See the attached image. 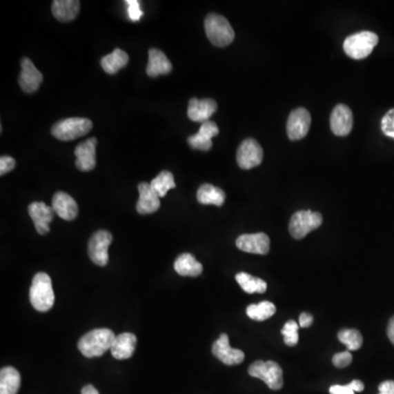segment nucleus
<instances>
[{
	"label": "nucleus",
	"mask_w": 394,
	"mask_h": 394,
	"mask_svg": "<svg viewBox=\"0 0 394 394\" xmlns=\"http://www.w3.org/2000/svg\"><path fill=\"white\" fill-rule=\"evenodd\" d=\"M381 130L384 135L394 139V109L386 112V115L381 119Z\"/></svg>",
	"instance_id": "nucleus-33"
},
{
	"label": "nucleus",
	"mask_w": 394,
	"mask_h": 394,
	"mask_svg": "<svg viewBox=\"0 0 394 394\" xmlns=\"http://www.w3.org/2000/svg\"><path fill=\"white\" fill-rule=\"evenodd\" d=\"M212 352L215 357L227 366L239 365L244 360V353L230 346L229 337L226 333H222L213 344Z\"/></svg>",
	"instance_id": "nucleus-11"
},
{
	"label": "nucleus",
	"mask_w": 394,
	"mask_h": 394,
	"mask_svg": "<svg viewBox=\"0 0 394 394\" xmlns=\"http://www.w3.org/2000/svg\"><path fill=\"white\" fill-rule=\"evenodd\" d=\"M379 42L376 33L371 31H362L349 35L345 39L344 52L353 59H364L373 53Z\"/></svg>",
	"instance_id": "nucleus-4"
},
{
	"label": "nucleus",
	"mask_w": 394,
	"mask_h": 394,
	"mask_svg": "<svg viewBox=\"0 0 394 394\" xmlns=\"http://www.w3.org/2000/svg\"><path fill=\"white\" fill-rule=\"evenodd\" d=\"M138 192H139V199L136 209L139 214H152L160 208V197L152 190L150 183H141L138 186Z\"/></svg>",
	"instance_id": "nucleus-20"
},
{
	"label": "nucleus",
	"mask_w": 394,
	"mask_h": 394,
	"mask_svg": "<svg viewBox=\"0 0 394 394\" xmlns=\"http://www.w3.org/2000/svg\"><path fill=\"white\" fill-rule=\"evenodd\" d=\"M218 134H219V128L217 124L213 121H208L201 125L199 132H196L195 135L188 138V143L190 148L207 151L212 148V139Z\"/></svg>",
	"instance_id": "nucleus-17"
},
{
	"label": "nucleus",
	"mask_w": 394,
	"mask_h": 394,
	"mask_svg": "<svg viewBox=\"0 0 394 394\" xmlns=\"http://www.w3.org/2000/svg\"><path fill=\"white\" fill-rule=\"evenodd\" d=\"M236 246L246 253L265 255L270 252V238L266 233H248L237 239Z\"/></svg>",
	"instance_id": "nucleus-13"
},
{
	"label": "nucleus",
	"mask_w": 394,
	"mask_h": 394,
	"mask_svg": "<svg viewBox=\"0 0 394 394\" xmlns=\"http://www.w3.org/2000/svg\"><path fill=\"white\" fill-rule=\"evenodd\" d=\"M81 394H100L98 390L95 389L92 384H88V386H83L81 390Z\"/></svg>",
	"instance_id": "nucleus-42"
},
{
	"label": "nucleus",
	"mask_w": 394,
	"mask_h": 394,
	"mask_svg": "<svg viewBox=\"0 0 394 394\" xmlns=\"http://www.w3.org/2000/svg\"><path fill=\"white\" fill-rule=\"evenodd\" d=\"M236 281L246 294H255V293L263 294L268 288V284L265 283V281L261 278L254 277L248 273L237 274Z\"/></svg>",
	"instance_id": "nucleus-28"
},
{
	"label": "nucleus",
	"mask_w": 394,
	"mask_h": 394,
	"mask_svg": "<svg viewBox=\"0 0 394 394\" xmlns=\"http://www.w3.org/2000/svg\"><path fill=\"white\" fill-rule=\"evenodd\" d=\"M53 207L48 206L43 201H35L29 205V215L35 222V229L40 235L50 233V224L54 218Z\"/></svg>",
	"instance_id": "nucleus-15"
},
{
	"label": "nucleus",
	"mask_w": 394,
	"mask_h": 394,
	"mask_svg": "<svg viewBox=\"0 0 394 394\" xmlns=\"http://www.w3.org/2000/svg\"><path fill=\"white\" fill-rule=\"evenodd\" d=\"M148 65L147 75L155 78L161 75H168L173 70V63L168 59L167 55L162 50L150 48L148 53Z\"/></svg>",
	"instance_id": "nucleus-22"
},
{
	"label": "nucleus",
	"mask_w": 394,
	"mask_h": 394,
	"mask_svg": "<svg viewBox=\"0 0 394 394\" xmlns=\"http://www.w3.org/2000/svg\"><path fill=\"white\" fill-rule=\"evenodd\" d=\"M151 188L161 199L168 190L175 188V177L169 171H162L150 182Z\"/></svg>",
	"instance_id": "nucleus-30"
},
{
	"label": "nucleus",
	"mask_w": 394,
	"mask_h": 394,
	"mask_svg": "<svg viewBox=\"0 0 394 394\" xmlns=\"http://www.w3.org/2000/svg\"><path fill=\"white\" fill-rule=\"evenodd\" d=\"M379 394H386V393H379Z\"/></svg>",
	"instance_id": "nucleus-43"
},
{
	"label": "nucleus",
	"mask_w": 394,
	"mask_h": 394,
	"mask_svg": "<svg viewBox=\"0 0 394 394\" xmlns=\"http://www.w3.org/2000/svg\"><path fill=\"white\" fill-rule=\"evenodd\" d=\"M217 111V104L213 99L192 98L188 102V117L190 121L197 123L208 122L209 119Z\"/></svg>",
	"instance_id": "nucleus-16"
},
{
	"label": "nucleus",
	"mask_w": 394,
	"mask_h": 394,
	"mask_svg": "<svg viewBox=\"0 0 394 394\" xmlns=\"http://www.w3.org/2000/svg\"><path fill=\"white\" fill-rule=\"evenodd\" d=\"M137 337L132 333H122L115 337L111 354L115 359L124 360L132 357L135 352Z\"/></svg>",
	"instance_id": "nucleus-21"
},
{
	"label": "nucleus",
	"mask_w": 394,
	"mask_h": 394,
	"mask_svg": "<svg viewBox=\"0 0 394 394\" xmlns=\"http://www.w3.org/2000/svg\"><path fill=\"white\" fill-rule=\"evenodd\" d=\"M115 337L110 328H95L82 336L78 342V349L85 357H100L109 349L111 351Z\"/></svg>",
	"instance_id": "nucleus-1"
},
{
	"label": "nucleus",
	"mask_w": 394,
	"mask_h": 394,
	"mask_svg": "<svg viewBox=\"0 0 394 394\" xmlns=\"http://www.w3.org/2000/svg\"><path fill=\"white\" fill-rule=\"evenodd\" d=\"M127 14L132 22H137L143 17V11L141 9V3L138 0H127Z\"/></svg>",
	"instance_id": "nucleus-34"
},
{
	"label": "nucleus",
	"mask_w": 394,
	"mask_h": 394,
	"mask_svg": "<svg viewBox=\"0 0 394 394\" xmlns=\"http://www.w3.org/2000/svg\"><path fill=\"white\" fill-rule=\"evenodd\" d=\"M313 322V317L308 313H302L299 317V326L302 328H309Z\"/></svg>",
	"instance_id": "nucleus-39"
},
{
	"label": "nucleus",
	"mask_w": 394,
	"mask_h": 394,
	"mask_svg": "<svg viewBox=\"0 0 394 394\" xmlns=\"http://www.w3.org/2000/svg\"><path fill=\"white\" fill-rule=\"evenodd\" d=\"M275 304L270 302H262L257 304H250L246 308V315L254 321H264L275 315Z\"/></svg>",
	"instance_id": "nucleus-29"
},
{
	"label": "nucleus",
	"mask_w": 394,
	"mask_h": 394,
	"mask_svg": "<svg viewBox=\"0 0 394 394\" xmlns=\"http://www.w3.org/2000/svg\"><path fill=\"white\" fill-rule=\"evenodd\" d=\"M353 124H354V117H353L352 110L345 104H337L332 111L330 125L334 135L344 136L348 135L352 132Z\"/></svg>",
	"instance_id": "nucleus-12"
},
{
	"label": "nucleus",
	"mask_w": 394,
	"mask_h": 394,
	"mask_svg": "<svg viewBox=\"0 0 394 394\" xmlns=\"http://www.w3.org/2000/svg\"><path fill=\"white\" fill-rule=\"evenodd\" d=\"M311 125V115L308 110L298 108L289 114L287 121V135L290 141H299L306 137Z\"/></svg>",
	"instance_id": "nucleus-10"
},
{
	"label": "nucleus",
	"mask_w": 394,
	"mask_h": 394,
	"mask_svg": "<svg viewBox=\"0 0 394 394\" xmlns=\"http://www.w3.org/2000/svg\"><path fill=\"white\" fill-rule=\"evenodd\" d=\"M339 342L346 345L348 351H357L363 345V335L355 328H343L337 334Z\"/></svg>",
	"instance_id": "nucleus-31"
},
{
	"label": "nucleus",
	"mask_w": 394,
	"mask_h": 394,
	"mask_svg": "<svg viewBox=\"0 0 394 394\" xmlns=\"http://www.w3.org/2000/svg\"><path fill=\"white\" fill-rule=\"evenodd\" d=\"M97 138H89L75 149V156H76V167L83 171H92L95 168V147H97Z\"/></svg>",
	"instance_id": "nucleus-18"
},
{
	"label": "nucleus",
	"mask_w": 394,
	"mask_h": 394,
	"mask_svg": "<svg viewBox=\"0 0 394 394\" xmlns=\"http://www.w3.org/2000/svg\"><path fill=\"white\" fill-rule=\"evenodd\" d=\"M43 81V75L31 59L23 57L21 59V74L19 77V85L27 93H35L40 88Z\"/></svg>",
	"instance_id": "nucleus-14"
},
{
	"label": "nucleus",
	"mask_w": 394,
	"mask_h": 394,
	"mask_svg": "<svg viewBox=\"0 0 394 394\" xmlns=\"http://www.w3.org/2000/svg\"><path fill=\"white\" fill-rule=\"evenodd\" d=\"M175 270L179 275L196 277L203 272V265L195 259L193 254L183 253L175 259Z\"/></svg>",
	"instance_id": "nucleus-24"
},
{
	"label": "nucleus",
	"mask_w": 394,
	"mask_h": 394,
	"mask_svg": "<svg viewBox=\"0 0 394 394\" xmlns=\"http://www.w3.org/2000/svg\"><path fill=\"white\" fill-rule=\"evenodd\" d=\"M249 375L254 378L264 381L266 386L272 390L283 388V369L275 362L257 360L249 367Z\"/></svg>",
	"instance_id": "nucleus-6"
},
{
	"label": "nucleus",
	"mask_w": 394,
	"mask_h": 394,
	"mask_svg": "<svg viewBox=\"0 0 394 394\" xmlns=\"http://www.w3.org/2000/svg\"><path fill=\"white\" fill-rule=\"evenodd\" d=\"M322 221V215L320 213L299 210L291 216L289 233L293 238L300 240L307 236L308 233L321 227Z\"/></svg>",
	"instance_id": "nucleus-7"
},
{
	"label": "nucleus",
	"mask_w": 394,
	"mask_h": 394,
	"mask_svg": "<svg viewBox=\"0 0 394 394\" xmlns=\"http://www.w3.org/2000/svg\"><path fill=\"white\" fill-rule=\"evenodd\" d=\"M330 394H355L354 390L352 389V386L346 384V386H339V384H335V386H332L330 388Z\"/></svg>",
	"instance_id": "nucleus-37"
},
{
	"label": "nucleus",
	"mask_w": 394,
	"mask_h": 394,
	"mask_svg": "<svg viewBox=\"0 0 394 394\" xmlns=\"http://www.w3.org/2000/svg\"><path fill=\"white\" fill-rule=\"evenodd\" d=\"M379 393L394 394V381H384L379 386Z\"/></svg>",
	"instance_id": "nucleus-38"
},
{
	"label": "nucleus",
	"mask_w": 394,
	"mask_h": 394,
	"mask_svg": "<svg viewBox=\"0 0 394 394\" xmlns=\"http://www.w3.org/2000/svg\"><path fill=\"white\" fill-rule=\"evenodd\" d=\"M282 334L284 335V342L288 346H295L299 341V335H298V324L296 321H288L285 323Z\"/></svg>",
	"instance_id": "nucleus-32"
},
{
	"label": "nucleus",
	"mask_w": 394,
	"mask_h": 394,
	"mask_svg": "<svg viewBox=\"0 0 394 394\" xmlns=\"http://www.w3.org/2000/svg\"><path fill=\"white\" fill-rule=\"evenodd\" d=\"M80 10L78 0H55L52 5V12L59 21L70 22L77 18Z\"/></svg>",
	"instance_id": "nucleus-23"
},
{
	"label": "nucleus",
	"mask_w": 394,
	"mask_h": 394,
	"mask_svg": "<svg viewBox=\"0 0 394 394\" xmlns=\"http://www.w3.org/2000/svg\"><path fill=\"white\" fill-rule=\"evenodd\" d=\"M130 61V57L126 52L121 48H115L109 55L104 56L101 59V66L106 74L114 75L119 72V69L124 68Z\"/></svg>",
	"instance_id": "nucleus-27"
},
{
	"label": "nucleus",
	"mask_w": 394,
	"mask_h": 394,
	"mask_svg": "<svg viewBox=\"0 0 394 394\" xmlns=\"http://www.w3.org/2000/svg\"><path fill=\"white\" fill-rule=\"evenodd\" d=\"M21 386V376L16 368L3 367L0 371V394H17Z\"/></svg>",
	"instance_id": "nucleus-25"
},
{
	"label": "nucleus",
	"mask_w": 394,
	"mask_h": 394,
	"mask_svg": "<svg viewBox=\"0 0 394 394\" xmlns=\"http://www.w3.org/2000/svg\"><path fill=\"white\" fill-rule=\"evenodd\" d=\"M16 167V160L12 157L1 156L0 158V175L3 177L6 173H10Z\"/></svg>",
	"instance_id": "nucleus-36"
},
{
	"label": "nucleus",
	"mask_w": 394,
	"mask_h": 394,
	"mask_svg": "<svg viewBox=\"0 0 394 394\" xmlns=\"http://www.w3.org/2000/svg\"><path fill=\"white\" fill-rule=\"evenodd\" d=\"M386 334H388L390 342L394 345V315L390 319L389 324H388V328H386Z\"/></svg>",
	"instance_id": "nucleus-40"
},
{
	"label": "nucleus",
	"mask_w": 394,
	"mask_h": 394,
	"mask_svg": "<svg viewBox=\"0 0 394 394\" xmlns=\"http://www.w3.org/2000/svg\"><path fill=\"white\" fill-rule=\"evenodd\" d=\"M52 207H53L54 212L57 214V216L61 219L74 220L78 216V205L72 199V196L65 193V192H57L53 196L52 199Z\"/></svg>",
	"instance_id": "nucleus-19"
},
{
	"label": "nucleus",
	"mask_w": 394,
	"mask_h": 394,
	"mask_svg": "<svg viewBox=\"0 0 394 394\" xmlns=\"http://www.w3.org/2000/svg\"><path fill=\"white\" fill-rule=\"evenodd\" d=\"M352 362L353 356L349 352H342L334 355L333 359H332V363L337 368L347 367L352 364Z\"/></svg>",
	"instance_id": "nucleus-35"
},
{
	"label": "nucleus",
	"mask_w": 394,
	"mask_h": 394,
	"mask_svg": "<svg viewBox=\"0 0 394 394\" xmlns=\"http://www.w3.org/2000/svg\"><path fill=\"white\" fill-rule=\"evenodd\" d=\"M111 233L106 230L95 231L89 240L88 252L91 261L99 266H106L109 262V248L111 246Z\"/></svg>",
	"instance_id": "nucleus-8"
},
{
	"label": "nucleus",
	"mask_w": 394,
	"mask_h": 394,
	"mask_svg": "<svg viewBox=\"0 0 394 394\" xmlns=\"http://www.w3.org/2000/svg\"><path fill=\"white\" fill-rule=\"evenodd\" d=\"M30 302L39 313L52 309L55 302L52 279L46 273H37L30 287Z\"/></svg>",
	"instance_id": "nucleus-2"
},
{
	"label": "nucleus",
	"mask_w": 394,
	"mask_h": 394,
	"mask_svg": "<svg viewBox=\"0 0 394 394\" xmlns=\"http://www.w3.org/2000/svg\"><path fill=\"white\" fill-rule=\"evenodd\" d=\"M92 130V122L85 117H69L56 123L52 127V135L59 141H74L87 135Z\"/></svg>",
	"instance_id": "nucleus-5"
},
{
	"label": "nucleus",
	"mask_w": 394,
	"mask_h": 394,
	"mask_svg": "<svg viewBox=\"0 0 394 394\" xmlns=\"http://www.w3.org/2000/svg\"><path fill=\"white\" fill-rule=\"evenodd\" d=\"M263 149L253 138H248L242 141L237 151V162L239 167L250 170L262 164Z\"/></svg>",
	"instance_id": "nucleus-9"
},
{
	"label": "nucleus",
	"mask_w": 394,
	"mask_h": 394,
	"mask_svg": "<svg viewBox=\"0 0 394 394\" xmlns=\"http://www.w3.org/2000/svg\"><path fill=\"white\" fill-rule=\"evenodd\" d=\"M196 197L201 204L215 206H222L226 201L225 192L212 184H203L199 186Z\"/></svg>",
	"instance_id": "nucleus-26"
},
{
	"label": "nucleus",
	"mask_w": 394,
	"mask_h": 394,
	"mask_svg": "<svg viewBox=\"0 0 394 394\" xmlns=\"http://www.w3.org/2000/svg\"><path fill=\"white\" fill-rule=\"evenodd\" d=\"M349 386H352V389L354 390L355 392H362L364 388H365L363 382L360 380H353L352 382L349 384Z\"/></svg>",
	"instance_id": "nucleus-41"
},
{
	"label": "nucleus",
	"mask_w": 394,
	"mask_h": 394,
	"mask_svg": "<svg viewBox=\"0 0 394 394\" xmlns=\"http://www.w3.org/2000/svg\"><path fill=\"white\" fill-rule=\"evenodd\" d=\"M205 32L208 40L218 48H225L235 40V31L225 17L209 14L205 19Z\"/></svg>",
	"instance_id": "nucleus-3"
}]
</instances>
